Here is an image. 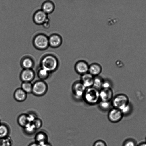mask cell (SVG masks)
Returning a JSON list of instances; mask_svg holds the SVG:
<instances>
[{
    "label": "cell",
    "instance_id": "cell-27",
    "mask_svg": "<svg viewBox=\"0 0 146 146\" xmlns=\"http://www.w3.org/2000/svg\"><path fill=\"white\" fill-rule=\"evenodd\" d=\"M136 141L132 138H128L123 142V146H137Z\"/></svg>",
    "mask_w": 146,
    "mask_h": 146
},
{
    "label": "cell",
    "instance_id": "cell-3",
    "mask_svg": "<svg viewBox=\"0 0 146 146\" xmlns=\"http://www.w3.org/2000/svg\"><path fill=\"white\" fill-rule=\"evenodd\" d=\"M33 42L35 47L40 50H45L49 46L48 38L43 34L36 35L34 38Z\"/></svg>",
    "mask_w": 146,
    "mask_h": 146
},
{
    "label": "cell",
    "instance_id": "cell-4",
    "mask_svg": "<svg viewBox=\"0 0 146 146\" xmlns=\"http://www.w3.org/2000/svg\"><path fill=\"white\" fill-rule=\"evenodd\" d=\"M47 89V85L43 80H38L33 84L32 93L36 96H41L46 93Z\"/></svg>",
    "mask_w": 146,
    "mask_h": 146
},
{
    "label": "cell",
    "instance_id": "cell-25",
    "mask_svg": "<svg viewBox=\"0 0 146 146\" xmlns=\"http://www.w3.org/2000/svg\"><path fill=\"white\" fill-rule=\"evenodd\" d=\"M12 139L9 136L0 138V146H12Z\"/></svg>",
    "mask_w": 146,
    "mask_h": 146
},
{
    "label": "cell",
    "instance_id": "cell-5",
    "mask_svg": "<svg viewBox=\"0 0 146 146\" xmlns=\"http://www.w3.org/2000/svg\"><path fill=\"white\" fill-rule=\"evenodd\" d=\"M111 103L114 108L120 110L129 104V99L126 95L122 94H119L113 98Z\"/></svg>",
    "mask_w": 146,
    "mask_h": 146
},
{
    "label": "cell",
    "instance_id": "cell-37",
    "mask_svg": "<svg viewBox=\"0 0 146 146\" xmlns=\"http://www.w3.org/2000/svg\"><path fill=\"white\" fill-rule=\"evenodd\" d=\"M145 142H146V138H145Z\"/></svg>",
    "mask_w": 146,
    "mask_h": 146
},
{
    "label": "cell",
    "instance_id": "cell-1",
    "mask_svg": "<svg viewBox=\"0 0 146 146\" xmlns=\"http://www.w3.org/2000/svg\"><path fill=\"white\" fill-rule=\"evenodd\" d=\"M41 68L48 72H52L57 69L59 65L58 59L54 56L47 55L43 57L41 62Z\"/></svg>",
    "mask_w": 146,
    "mask_h": 146
},
{
    "label": "cell",
    "instance_id": "cell-33",
    "mask_svg": "<svg viewBox=\"0 0 146 146\" xmlns=\"http://www.w3.org/2000/svg\"><path fill=\"white\" fill-rule=\"evenodd\" d=\"M50 20L48 18L46 19V20L45 21L44 23L42 24L44 27L46 28H48L49 27Z\"/></svg>",
    "mask_w": 146,
    "mask_h": 146
},
{
    "label": "cell",
    "instance_id": "cell-8",
    "mask_svg": "<svg viewBox=\"0 0 146 146\" xmlns=\"http://www.w3.org/2000/svg\"><path fill=\"white\" fill-rule=\"evenodd\" d=\"M89 65L84 60H80L75 64L74 69L76 72L81 75L88 72Z\"/></svg>",
    "mask_w": 146,
    "mask_h": 146
},
{
    "label": "cell",
    "instance_id": "cell-28",
    "mask_svg": "<svg viewBox=\"0 0 146 146\" xmlns=\"http://www.w3.org/2000/svg\"><path fill=\"white\" fill-rule=\"evenodd\" d=\"M32 123H33L36 130L40 129L42 125V121L40 119L38 118L36 119Z\"/></svg>",
    "mask_w": 146,
    "mask_h": 146
},
{
    "label": "cell",
    "instance_id": "cell-19",
    "mask_svg": "<svg viewBox=\"0 0 146 146\" xmlns=\"http://www.w3.org/2000/svg\"><path fill=\"white\" fill-rule=\"evenodd\" d=\"M10 129L8 126L4 123L0 124V138H3L9 136Z\"/></svg>",
    "mask_w": 146,
    "mask_h": 146
},
{
    "label": "cell",
    "instance_id": "cell-14",
    "mask_svg": "<svg viewBox=\"0 0 146 146\" xmlns=\"http://www.w3.org/2000/svg\"><path fill=\"white\" fill-rule=\"evenodd\" d=\"M101 66L97 63H94L89 65L88 72L94 77L99 76L102 71Z\"/></svg>",
    "mask_w": 146,
    "mask_h": 146
},
{
    "label": "cell",
    "instance_id": "cell-26",
    "mask_svg": "<svg viewBox=\"0 0 146 146\" xmlns=\"http://www.w3.org/2000/svg\"><path fill=\"white\" fill-rule=\"evenodd\" d=\"M49 73L46 70L40 68L38 71V76L41 80L46 79L49 76Z\"/></svg>",
    "mask_w": 146,
    "mask_h": 146
},
{
    "label": "cell",
    "instance_id": "cell-31",
    "mask_svg": "<svg viewBox=\"0 0 146 146\" xmlns=\"http://www.w3.org/2000/svg\"><path fill=\"white\" fill-rule=\"evenodd\" d=\"M27 117L29 123H32L37 118L36 115L33 113H30L27 114Z\"/></svg>",
    "mask_w": 146,
    "mask_h": 146
},
{
    "label": "cell",
    "instance_id": "cell-23",
    "mask_svg": "<svg viewBox=\"0 0 146 146\" xmlns=\"http://www.w3.org/2000/svg\"><path fill=\"white\" fill-rule=\"evenodd\" d=\"M21 88L27 94L32 93L33 84L31 82H23Z\"/></svg>",
    "mask_w": 146,
    "mask_h": 146
},
{
    "label": "cell",
    "instance_id": "cell-11",
    "mask_svg": "<svg viewBox=\"0 0 146 146\" xmlns=\"http://www.w3.org/2000/svg\"><path fill=\"white\" fill-rule=\"evenodd\" d=\"M113 92L111 88H102L99 90L101 101H111L113 98Z\"/></svg>",
    "mask_w": 146,
    "mask_h": 146
},
{
    "label": "cell",
    "instance_id": "cell-29",
    "mask_svg": "<svg viewBox=\"0 0 146 146\" xmlns=\"http://www.w3.org/2000/svg\"><path fill=\"white\" fill-rule=\"evenodd\" d=\"M123 115L129 113L131 110V107L129 104L126 105L120 110Z\"/></svg>",
    "mask_w": 146,
    "mask_h": 146
},
{
    "label": "cell",
    "instance_id": "cell-21",
    "mask_svg": "<svg viewBox=\"0 0 146 146\" xmlns=\"http://www.w3.org/2000/svg\"><path fill=\"white\" fill-rule=\"evenodd\" d=\"M17 122L19 125L23 128L29 123L27 118V115L25 114H21L18 117Z\"/></svg>",
    "mask_w": 146,
    "mask_h": 146
},
{
    "label": "cell",
    "instance_id": "cell-17",
    "mask_svg": "<svg viewBox=\"0 0 146 146\" xmlns=\"http://www.w3.org/2000/svg\"><path fill=\"white\" fill-rule=\"evenodd\" d=\"M42 8V10L46 13L49 14L54 11L55 5L52 2L50 1H46L43 3Z\"/></svg>",
    "mask_w": 146,
    "mask_h": 146
},
{
    "label": "cell",
    "instance_id": "cell-18",
    "mask_svg": "<svg viewBox=\"0 0 146 146\" xmlns=\"http://www.w3.org/2000/svg\"><path fill=\"white\" fill-rule=\"evenodd\" d=\"M21 64L24 69H32L34 63L33 59L29 57H25L21 60Z\"/></svg>",
    "mask_w": 146,
    "mask_h": 146
},
{
    "label": "cell",
    "instance_id": "cell-35",
    "mask_svg": "<svg viewBox=\"0 0 146 146\" xmlns=\"http://www.w3.org/2000/svg\"><path fill=\"white\" fill-rule=\"evenodd\" d=\"M28 146H40V145L38 144L35 142L31 143Z\"/></svg>",
    "mask_w": 146,
    "mask_h": 146
},
{
    "label": "cell",
    "instance_id": "cell-7",
    "mask_svg": "<svg viewBox=\"0 0 146 146\" xmlns=\"http://www.w3.org/2000/svg\"><path fill=\"white\" fill-rule=\"evenodd\" d=\"M123 115L119 109L113 108L110 110L108 115L109 121L112 123H117L120 121Z\"/></svg>",
    "mask_w": 146,
    "mask_h": 146
},
{
    "label": "cell",
    "instance_id": "cell-36",
    "mask_svg": "<svg viewBox=\"0 0 146 146\" xmlns=\"http://www.w3.org/2000/svg\"><path fill=\"white\" fill-rule=\"evenodd\" d=\"M137 146H146V142H145L141 143L137 145Z\"/></svg>",
    "mask_w": 146,
    "mask_h": 146
},
{
    "label": "cell",
    "instance_id": "cell-38",
    "mask_svg": "<svg viewBox=\"0 0 146 146\" xmlns=\"http://www.w3.org/2000/svg\"><path fill=\"white\" fill-rule=\"evenodd\" d=\"M1 122H0V124H1Z\"/></svg>",
    "mask_w": 146,
    "mask_h": 146
},
{
    "label": "cell",
    "instance_id": "cell-22",
    "mask_svg": "<svg viewBox=\"0 0 146 146\" xmlns=\"http://www.w3.org/2000/svg\"><path fill=\"white\" fill-rule=\"evenodd\" d=\"M23 129L25 133L28 135H32L36 131L32 123H29Z\"/></svg>",
    "mask_w": 146,
    "mask_h": 146
},
{
    "label": "cell",
    "instance_id": "cell-10",
    "mask_svg": "<svg viewBox=\"0 0 146 146\" xmlns=\"http://www.w3.org/2000/svg\"><path fill=\"white\" fill-rule=\"evenodd\" d=\"M35 77V73L32 69H23L20 74V78L23 82H31Z\"/></svg>",
    "mask_w": 146,
    "mask_h": 146
},
{
    "label": "cell",
    "instance_id": "cell-32",
    "mask_svg": "<svg viewBox=\"0 0 146 146\" xmlns=\"http://www.w3.org/2000/svg\"><path fill=\"white\" fill-rule=\"evenodd\" d=\"M93 146H107V145L104 141L101 139H98L94 143Z\"/></svg>",
    "mask_w": 146,
    "mask_h": 146
},
{
    "label": "cell",
    "instance_id": "cell-2",
    "mask_svg": "<svg viewBox=\"0 0 146 146\" xmlns=\"http://www.w3.org/2000/svg\"><path fill=\"white\" fill-rule=\"evenodd\" d=\"M85 102L90 105H94L100 101L99 90L92 87L86 88L83 97Z\"/></svg>",
    "mask_w": 146,
    "mask_h": 146
},
{
    "label": "cell",
    "instance_id": "cell-34",
    "mask_svg": "<svg viewBox=\"0 0 146 146\" xmlns=\"http://www.w3.org/2000/svg\"><path fill=\"white\" fill-rule=\"evenodd\" d=\"M39 144L40 146H52V144L48 142Z\"/></svg>",
    "mask_w": 146,
    "mask_h": 146
},
{
    "label": "cell",
    "instance_id": "cell-12",
    "mask_svg": "<svg viewBox=\"0 0 146 146\" xmlns=\"http://www.w3.org/2000/svg\"><path fill=\"white\" fill-rule=\"evenodd\" d=\"M48 18L47 14L42 10L36 11L33 16L34 22L38 25L43 24Z\"/></svg>",
    "mask_w": 146,
    "mask_h": 146
},
{
    "label": "cell",
    "instance_id": "cell-24",
    "mask_svg": "<svg viewBox=\"0 0 146 146\" xmlns=\"http://www.w3.org/2000/svg\"><path fill=\"white\" fill-rule=\"evenodd\" d=\"M99 107L100 109L103 111H107L109 110L111 104V101H103L100 100L99 103Z\"/></svg>",
    "mask_w": 146,
    "mask_h": 146
},
{
    "label": "cell",
    "instance_id": "cell-13",
    "mask_svg": "<svg viewBox=\"0 0 146 146\" xmlns=\"http://www.w3.org/2000/svg\"><path fill=\"white\" fill-rule=\"evenodd\" d=\"M94 77L88 72L81 76L80 81L86 88L92 87Z\"/></svg>",
    "mask_w": 146,
    "mask_h": 146
},
{
    "label": "cell",
    "instance_id": "cell-15",
    "mask_svg": "<svg viewBox=\"0 0 146 146\" xmlns=\"http://www.w3.org/2000/svg\"><path fill=\"white\" fill-rule=\"evenodd\" d=\"M27 94L21 88L16 89L14 94V97L17 101L21 102L24 101L27 98Z\"/></svg>",
    "mask_w": 146,
    "mask_h": 146
},
{
    "label": "cell",
    "instance_id": "cell-16",
    "mask_svg": "<svg viewBox=\"0 0 146 146\" xmlns=\"http://www.w3.org/2000/svg\"><path fill=\"white\" fill-rule=\"evenodd\" d=\"M48 137L47 134L43 131L37 133L35 137V142L38 144L48 142Z\"/></svg>",
    "mask_w": 146,
    "mask_h": 146
},
{
    "label": "cell",
    "instance_id": "cell-9",
    "mask_svg": "<svg viewBox=\"0 0 146 146\" xmlns=\"http://www.w3.org/2000/svg\"><path fill=\"white\" fill-rule=\"evenodd\" d=\"M48 38L49 46L52 48H58L62 44V38L59 34L56 33L52 34Z\"/></svg>",
    "mask_w": 146,
    "mask_h": 146
},
{
    "label": "cell",
    "instance_id": "cell-30",
    "mask_svg": "<svg viewBox=\"0 0 146 146\" xmlns=\"http://www.w3.org/2000/svg\"><path fill=\"white\" fill-rule=\"evenodd\" d=\"M111 82L108 80H104L102 87V88H111Z\"/></svg>",
    "mask_w": 146,
    "mask_h": 146
},
{
    "label": "cell",
    "instance_id": "cell-20",
    "mask_svg": "<svg viewBox=\"0 0 146 146\" xmlns=\"http://www.w3.org/2000/svg\"><path fill=\"white\" fill-rule=\"evenodd\" d=\"M103 80L102 78L99 76L94 77L92 87L100 90L102 89Z\"/></svg>",
    "mask_w": 146,
    "mask_h": 146
},
{
    "label": "cell",
    "instance_id": "cell-6",
    "mask_svg": "<svg viewBox=\"0 0 146 146\" xmlns=\"http://www.w3.org/2000/svg\"><path fill=\"white\" fill-rule=\"evenodd\" d=\"M86 89V88L80 81L74 82L72 87L73 95L75 98L77 100L83 99Z\"/></svg>",
    "mask_w": 146,
    "mask_h": 146
}]
</instances>
